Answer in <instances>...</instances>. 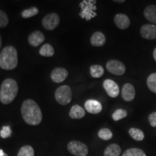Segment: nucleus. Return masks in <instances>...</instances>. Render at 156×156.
Returning a JSON list of instances; mask_svg holds the SVG:
<instances>
[{
  "instance_id": "nucleus-5",
  "label": "nucleus",
  "mask_w": 156,
  "mask_h": 156,
  "mask_svg": "<svg viewBox=\"0 0 156 156\" xmlns=\"http://www.w3.org/2000/svg\"><path fill=\"white\" fill-rule=\"evenodd\" d=\"M55 99L59 104L62 106L69 104L71 102L73 93L72 90L68 85H62L58 87L55 91Z\"/></svg>"
},
{
  "instance_id": "nucleus-6",
  "label": "nucleus",
  "mask_w": 156,
  "mask_h": 156,
  "mask_svg": "<svg viewBox=\"0 0 156 156\" xmlns=\"http://www.w3.org/2000/svg\"><path fill=\"white\" fill-rule=\"evenodd\" d=\"M67 150L70 153L75 156H87L88 154L87 146L83 142L76 140H73L68 143Z\"/></svg>"
},
{
  "instance_id": "nucleus-16",
  "label": "nucleus",
  "mask_w": 156,
  "mask_h": 156,
  "mask_svg": "<svg viewBox=\"0 0 156 156\" xmlns=\"http://www.w3.org/2000/svg\"><path fill=\"white\" fill-rule=\"evenodd\" d=\"M106 41V39L105 35L103 33L97 31V32H95L91 36L90 44L95 47H101V46H103L105 44Z\"/></svg>"
},
{
  "instance_id": "nucleus-20",
  "label": "nucleus",
  "mask_w": 156,
  "mask_h": 156,
  "mask_svg": "<svg viewBox=\"0 0 156 156\" xmlns=\"http://www.w3.org/2000/svg\"><path fill=\"white\" fill-rule=\"evenodd\" d=\"M129 134L132 139L136 141H142L145 138V134L141 129L137 128H131L129 130Z\"/></svg>"
},
{
  "instance_id": "nucleus-11",
  "label": "nucleus",
  "mask_w": 156,
  "mask_h": 156,
  "mask_svg": "<svg viewBox=\"0 0 156 156\" xmlns=\"http://www.w3.org/2000/svg\"><path fill=\"white\" fill-rule=\"evenodd\" d=\"M140 34L142 38L147 40L156 39V25L151 24L142 25L140 29Z\"/></svg>"
},
{
  "instance_id": "nucleus-15",
  "label": "nucleus",
  "mask_w": 156,
  "mask_h": 156,
  "mask_svg": "<svg viewBox=\"0 0 156 156\" xmlns=\"http://www.w3.org/2000/svg\"><path fill=\"white\" fill-rule=\"evenodd\" d=\"M114 23L119 28L124 30L130 25V20L124 14H117L114 17Z\"/></svg>"
},
{
  "instance_id": "nucleus-34",
  "label": "nucleus",
  "mask_w": 156,
  "mask_h": 156,
  "mask_svg": "<svg viewBox=\"0 0 156 156\" xmlns=\"http://www.w3.org/2000/svg\"><path fill=\"white\" fill-rule=\"evenodd\" d=\"M115 2H119V3H124L125 2V1L124 0H122V1H117V0H115Z\"/></svg>"
},
{
  "instance_id": "nucleus-31",
  "label": "nucleus",
  "mask_w": 156,
  "mask_h": 156,
  "mask_svg": "<svg viewBox=\"0 0 156 156\" xmlns=\"http://www.w3.org/2000/svg\"><path fill=\"white\" fill-rule=\"evenodd\" d=\"M148 121L153 127H156V112H153L150 114L148 117Z\"/></svg>"
},
{
  "instance_id": "nucleus-22",
  "label": "nucleus",
  "mask_w": 156,
  "mask_h": 156,
  "mask_svg": "<svg viewBox=\"0 0 156 156\" xmlns=\"http://www.w3.org/2000/svg\"><path fill=\"white\" fill-rule=\"evenodd\" d=\"M90 73L93 77L99 78L102 77L104 74V69L102 66L98 65V64H94L90 67Z\"/></svg>"
},
{
  "instance_id": "nucleus-28",
  "label": "nucleus",
  "mask_w": 156,
  "mask_h": 156,
  "mask_svg": "<svg viewBox=\"0 0 156 156\" xmlns=\"http://www.w3.org/2000/svg\"><path fill=\"white\" fill-rule=\"evenodd\" d=\"M126 116H127V112H126V111L124 110V109L119 108L115 111L114 114H112V119L114 121L117 122V121H119L121 119H122L125 118Z\"/></svg>"
},
{
  "instance_id": "nucleus-12",
  "label": "nucleus",
  "mask_w": 156,
  "mask_h": 156,
  "mask_svg": "<svg viewBox=\"0 0 156 156\" xmlns=\"http://www.w3.org/2000/svg\"><path fill=\"white\" fill-rule=\"evenodd\" d=\"M135 94V89H134V87L132 84L126 83L123 85L122 90V96L124 101L129 102V101L134 100Z\"/></svg>"
},
{
  "instance_id": "nucleus-19",
  "label": "nucleus",
  "mask_w": 156,
  "mask_h": 156,
  "mask_svg": "<svg viewBox=\"0 0 156 156\" xmlns=\"http://www.w3.org/2000/svg\"><path fill=\"white\" fill-rule=\"evenodd\" d=\"M120 146L117 144H111L106 148L103 153V156H119L121 154Z\"/></svg>"
},
{
  "instance_id": "nucleus-10",
  "label": "nucleus",
  "mask_w": 156,
  "mask_h": 156,
  "mask_svg": "<svg viewBox=\"0 0 156 156\" xmlns=\"http://www.w3.org/2000/svg\"><path fill=\"white\" fill-rule=\"evenodd\" d=\"M68 72L63 67H56L51 73V78L56 83H61L68 77Z\"/></svg>"
},
{
  "instance_id": "nucleus-33",
  "label": "nucleus",
  "mask_w": 156,
  "mask_h": 156,
  "mask_svg": "<svg viewBox=\"0 0 156 156\" xmlns=\"http://www.w3.org/2000/svg\"><path fill=\"white\" fill-rule=\"evenodd\" d=\"M153 58L156 62V48L154 49V51H153Z\"/></svg>"
},
{
  "instance_id": "nucleus-29",
  "label": "nucleus",
  "mask_w": 156,
  "mask_h": 156,
  "mask_svg": "<svg viewBox=\"0 0 156 156\" xmlns=\"http://www.w3.org/2000/svg\"><path fill=\"white\" fill-rule=\"evenodd\" d=\"M9 23L7 15L2 9H0V28H5Z\"/></svg>"
},
{
  "instance_id": "nucleus-14",
  "label": "nucleus",
  "mask_w": 156,
  "mask_h": 156,
  "mask_svg": "<svg viewBox=\"0 0 156 156\" xmlns=\"http://www.w3.org/2000/svg\"><path fill=\"white\" fill-rule=\"evenodd\" d=\"M85 108L90 114H97L102 111V105L99 101L90 99L85 103Z\"/></svg>"
},
{
  "instance_id": "nucleus-1",
  "label": "nucleus",
  "mask_w": 156,
  "mask_h": 156,
  "mask_svg": "<svg viewBox=\"0 0 156 156\" xmlns=\"http://www.w3.org/2000/svg\"><path fill=\"white\" fill-rule=\"evenodd\" d=\"M21 114L25 122L29 125H38L43 119L40 107L38 103L32 99H27L23 101L21 106Z\"/></svg>"
},
{
  "instance_id": "nucleus-18",
  "label": "nucleus",
  "mask_w": 156,
  "mask_h": 156,
  "mask_svg": "<svg viewBox=\"0 0 156 156\" xmlns=\"http://www.w3.org/2000/svg\"><path fill=\"white\" fill-rule=\"evenodd\" d=\"M144 15L147 20L156 24V6H147L144 10Z\"/></svg>"
},
{
  "instance_id": "nucleus-23",
  "label": "nucleus",
  "mask_w": 156,
  "mask_h": 156,
  "mask_svg": "<svg viewBox=\"0 0 156 156\" xmlns=\"http://www.w3.org/2000/svg\"><path fill=\"white\" fill-rule=\"evenodd\" d=\"M122 156H146V154L139 148H129L123 153Z\"/></svg>"
},
{
  "instance_id": "nucleus-25",
  "label": "nucleus",
  "mask_w": 156,
  "mask_h": 156,
  "mask_svg": "<svg viewBox=\"0 0 156 156\" xmlns=\"http://www.w3.org/2000/svg\"><path fill=\"white\" fill-rule=\"evenodd\" d=\"M98 136L103 140H109L113 137V133L109 129L103 128L98 132Z\"/></svg>"
},
{
  "instance_id": "nucleus-24",
  "label": "nucleus",
  "mask_w": 156,
  "mask_h": 156,
  "mask_svg": "<svg viewBox=\"0 0 156 156\" xmlns=\"http://www.w3.org/2000/svg\"><path fill=\"white\" fill-rule=\"evenodd\" d=\"M17 156H34V150L30 145H24L20 149Z\"/></svg>"
},
{
  "instance_id": "nucleus-32",
  "label": "nucleus",
  "mask_w": 156,
  "mask_h": 156,
  "mask_svg": "<svg viewBox=\"0 0 156 156\" xmlns=\"http://www.w3.org/2000/svg\"><path fill=\"white\" fill-rule=\"evenodd\" d=\"M0 156H8V155L6 154L5 152H4L3 150L0 149Z\"/></svg>"
},
{
  "instance_id": "nucleus-4",
  "label": "nucleus",
  "mask_w": 156,
  "mask_h": 156,
  "mask_svg": "<svg viewBox=\"0 0 156 156\" xmlns=\"http://www.w3.org/2000/svg\"><path fill=\"white\" fill-rule=\"evenodd\" d=\"M96 1L95 0H84L80 4V7L81 8V12H80V16L82 18L86 20L87 21L93 19L96 16L97 14L95 12L96 9Z\"/></svg>"
},
{
  "instance_id": "nucleus-13",
  "label": "nucleus",
  "mask_w": 156,
  "mask_h": 156,
  "mask_svg": "<svg viewBox=\"0 0 156 156\" xmlns=\"http://www.w3.org/2000/svg\"><path fill=\"white\" fill-rule=\"evenodd\" d=\"M45 40V36L42 32L39 30L32 32L28 36V42L30 46L37 47L39 45L43 44Z\"/></svg>"
},
{
  "instance_id": "nucleus-8",
  "label": "nucleus",
  "mask_w": 156,
  "mask_h": 156,
  "mask_svg": "<svg viewBox=\"0 0 156 156\" xmlns=\"http://www.w3.org/2000/svg\"><path fill=\"white\" fill-rule=\"evenodd\" d=\"M106 69L109 73L115 75L121 76L126 72L125 65L118 60H110L106 63Z\"/></svg>"
},
{
  "instance_id": "nucleus-26",
  "label": "nucleus",
  "mask_w": 156,
  "mask_h": 156,
  "mask_svg": "<svg viewBox=\"0 0 156 156\" xmlns=\"http://www.w3.org/2000/svg\"><path fill=\"white\" fill-rule=\"evenodd\" d=\"M38 9L36 7H30V8L25 9L21 12V16L23 18H30L36 15L38 13Z\"/></svg>"
},
{
  "instance_id": "nucleus-21",
  "label": "nucleus",
  "mask_w": 156,
  "mask_h": 156,
  "mask_svg": "<svg viewBox=\"0 0 156 156\" xmlns=\"http://www.w3.org/2000/svg\"><path fill=\"white\" fill-rule=\"evenodd\" d=\"M39 54L42 56L51 57V56H53L54 55V48L51 44H46L40 48Z\"/></svg>"
},
{
  "instance_id": "nucleus-17",
  "label": "nucleus",
  "mask_w": 156,
  "mask_h": 156,
  "mask_svg": "<svg viewBox=\"0 0 156 156\" xmlns=\"http://www.w3.org/2000/svg\"><path fill=\"white\" fill-rule=\"evenodd\" d=\"M85 115V109L79 105H75L69 111V116L74 119H80L83 118Z\"/></svg>"
},
{
  "instance_id": "nucleus-2",
  "label": "nucleus",
  "mask_w": 156,
  "mask_h": 156,
  "mask_svg": "<svg viewBox=\"0 0 156 156\" xmlns=\"http://www.w3.org/2000/svg\"><path fill=\"white\" fill-rule=\"evenodd\" d=\"M18 93V85L14 79L7 78L2 82L0 87V101L3 104L12 102Z\"/></svg>"
},
{
  "instance_id": "nucleus-35",
  "label": "nucleus",
  "mask_w": 156,
  "mask_h": 156,
  "mask_svg": "<svg viewBox=\"0 0 156 156\" xmlns=\"http://www.w3.org/2000/svg\"><path fill=\"white\" fill-rule=\"evenodd\" d=\"M2 40L1 35H0V48H1V47H2Z\"/></svg>"
},
{
  "instance_id": "nucleus-9",
  "label": "nucleus",
  "mask_w": 156,
  "mask_h": 156,
  "mask_svg": "<svg viewBox=\"0 0 156 156\" xmlns=\"http://www.w3.org/2000/svg\"><path fill=\"white\" fill-rule=\"evenodd\" d=\"M103 87L110 97L116 98L119 95V87L112 80L108 79L103 82Z\"/></svg>"
},
{
  "instance_id": "nucleus-7",
  "label": "nucleus",
  "mask_w": 156,
  "mask_h": 156,
  "mask_svg": "<svg viewBox=\"0 0 156 156\" xmlns=\"http://www.w3.org/2000/svg\"><path fill=\"white\" fill-rule=\"evenodd\" d=\"M60 23V17L57 13H50L42 19V25L47 30H53Z\"/></svg>"
},
{
  "instance_id": "nucleus-30",
  "label": "nucleus",
  "mask_w": 156,
  "mask_h": 156,
  "mask_svg": "<svg viewBox=\"0 0 156 156\" xmlns=\"http://www.w3.org/2000/svg\"><path fill=\"white\" fill-rule=\"evenodd\" d=\"M12 134V130L9 126H4L0 131V136L3 139H6L10 136Z\"/></svg>"
},
{
  "instance_id": "nucleus-3",
  "label": "nucleus",
  "mask_w": 156,
  "mask_h": 156,
  "mask_svg": "<svg viewBox=\"0 0 156 156\" xmlns=\"http://www.w3.org/2000/svg\"><path fill=\"white\" fill-rule=\"evenodd\" d=\"M18 64L17 51L14 46H7L0 52V67L5 70L16 68Z\"/></svg>"
},
{
  "instance_id": "nucleus-27",
  "label": "nucleus",
  "mask_w": 156,
  "mask_h": 156,
  "mask_svg": "<svg viewBox=\"0 0 156 156\" xmlns=\"http://www.w3.org/2000/svg\"><path fill=\"white\" fill-rule=\"evenodd\" d=\"M147 85L152 92L156 93V73L151 74L147 80Z\"/></svg>"
}]
</instances>
